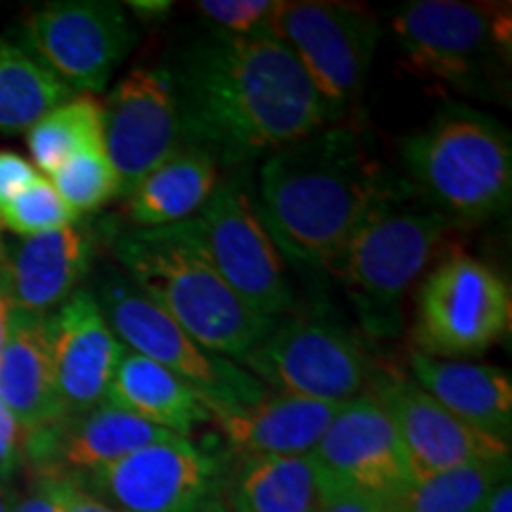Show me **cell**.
Masks as SVG:
<instances>
[{"label": "cell", "mask_w": 512, "mask_h": 512, "mask_svg": "<svg viewBox=\"0 0 512 512\" xmlns=\"http://www.w3.org/2000/svg\"><path fill=\"white\" fill-rule=\"evenodd\" d=\"M403 55L422 74L467 83L494 48H508L510 12L463 0H413L394 17Z\"/></svg>", "instance_id": "13"}, {"label": "cell", "mask_w": 512, "mask_h": 512, "mask_svg": "<svg viewBox=\"0 0 512 512\" xmlns=\"http://www.w3.org/2000/svg\"><path fill=\"white\" fill-rule=\"evenodd\" d=\"M216 185L219 171L214 159L185 145L128 192V221L136 228H166L190 221L209 202Z\"/></svg>", "instance_id": "24"}, {"label": "cell", "mask_w": 512, "mask_h": 512, "mask_svg": "<svg viewBox=\"0 0 512 512\" xmlns=\"http://www.w3.org/2000/svg\"><path fill=\"white\" fill-rule=\"evenodd\" d=\"M22 456V430L8 408L0 403V482L10 479Z\"/></svg>", "instance_id": "34"}, {"label": "cell", "mask_w": 512, "mask_h": 512, "mask_svg": "<svg viewBox=\"0 0 512 512\" xmlns=\"http://www.w3.org/2000/svg\"><path fill=\"white\" fill-rule=\"evenodd\" d=\"M271 34L292 50L337 117L361 93L382 29L361 5L306 0L280 3Z\"/></svg>", "instance_id": "8"}, {"label": "cell", "mask_w": 512, "mask_h": 512, "mask_svg": "<svg viewBox=\"0 0 512 512\" xmlns=\"http://www.w3.org/2000/svg\"><path fill=\"white\" fill-rule=\"evenodd\" d=\"M60 498H62V512H119L102 503L100 498L88 494L83 486L72 477L60 475Z\"/></svg>", "instance_id": "36"}, {"label": "cell", "mask_w": 512, "mask_h": 512, "mask_svg": "<svg viewBox=\"0 0 512 512\" xmlns=\"http://www.w3.org/2000/svg\"><path fill=\"white\" fill-rule=\"evenodd\" d=\"M247 373L278 394L325 403L361 396L370 377L366 347L354 332L325 318H292L273 325L242 361Z\"/></svg>", "instance_id": "7"}, {"label": "cell", "mask_w": 512, "mask_h": 512, "mask_svg": "<svg viewBox=\"0 0 512 512\" xmlns=\"http://www.w3.org/2000/svg\"><path fill=\"white\" fill-rule=\"evenodd\" d=\"M95 299L119 342L188 382L195 392L202 394L209 413L247 406L266 394L264 384L247 370L192 342L128 278L112 273L100 283Z\"/></svg>", "instance_id": "6"}, {"label": "cell", "mask_w": 512, "mask_h": 512, "mask_svg": "<svg viewBox=\"0 0 512 512\" xmlns=\"http://www.w3.org/2000/svg\"><path fill=\"white\" fill-rule=\"evenodd\" d=\"M482 512H512V486L510 477L494 486L489 498H486Z\"/></svg>", "instance_id": "37"}, {"label": "cell", "mask_w": 512, "mask_h": 512, "mask_svg": "<svg viewBox=\"0 0 512 512\" xmlns=\"http://www.w3.org/2000/svg\"><path fill=\"white\" fill-rule=\"evenodd\" d=\"M27 145L36 166L46 174L60 169L69 157L102 145V105L93 95H79L46 114L29 128Z\"/></svg>", "instance_id": "28"}, {"label": "cell", "mask_w": 512, "mask_h": 512, "mask_svg": "<svg viewBox=\"0 0 512 512\" xmlns=\"http://www.w3.org/2000/svg\"><path fill=\"white\" fill-rule=\"evenodd\" d=\"M185 145L242 164L332 124L304 67L273 34H211L171 72Z\"/></svg>", "instance_id": "1"}, {"label": "cell", "mask_w": 512, "mask_h": 512, "mask_svg": "<svg viewBox=\"0 0 512 512\" xmlns=\"http://www.w3.org/2000/svg\"><path fill=\"white\" fill-rule=\"evenodd\" d=\"M370 396L392 418L415 482L460 465L508 458V444L448 413L418 384L403 377L380 375Z\"/></svg>", "instance_id": "16"}, {"label": "cell", "mask_w": 512, "mask_h": 512, "mask_svg": "<svg viewBox=\"0 0 512 512\" xmlns=\"http://www.w3.org/2000/svg\"><path fill=\"white\" fill-rule=\"evenodd\" d=\"M93 261V238L74 226L0 245V273L15 311L46 316L76 292Z\"/></svg>", "instance_id": "18"}, {"label": "cell", "mask_w": 512, "mask_h": 512, "mask_svg": "<svg viewBox=\"0 0 512 512\" xmlns=\"http://www.w3.org/2000/svg\"><path fill=\"white\" fill-rule=\"evenodd\" d=\"M280 3L273 0H202L197 12L230 36L271 34Z\"/></svg>", "instance_id": "31"}, {"label": "cell", "mask_w": 512, "mask_h": 512, "mask_svg": "<svg viewBox=\"0 0 512 512\" xmlns=\"http://www.w3.org/2000/svg\"><path fill=\"white\" fill-rule=\"evenodd\" d=\"M50 183L76 216L100 209L114 197H121L119 176L107 159L105 147H88L76 152L50 174Z\"/></svg>", "instance_id": "29"}, {"label": "cell", "mask_w": 512, "mask_h": 512, "mask_svg": "<svg viewBox=\"0 0 512 512\" xmlns=\"http://www.w3.org/2000/svg\"><path fill=\"white\" fill-rule=\"evenodd\" d=\"M415 190L446 221L479 223L508 207L512 145L508 131L482 112L453 107L403 143Z\"/></svg>", "instance_id": "5"}, {"label": "cell", "mask_w": 512, "mask_h": 512, "mask_svg": "<svg viewBox=\"0 0 512 512\" xmlns=\"http://www.w3.org/2000/svg\"><path fill=\"white\" fill-rule=\"evenodd\" d=\"M178 437L121 411L112 403H102L93 411L64 418L53 427L27 434L22 446L38 460L60 458L64 467L76 472H91L131 456L140 448Z\"/></svg>", "instance_id": "21"}, {"label": "cell", "mask_w": 512, "mask_h": 512, "mask_svg": "<svg viewBox=\"0 0 512 512\" xmlns=\"http://www.w3.org/2000/svg\"><path fill=\"white\" fill-rule=\"evenodd\" d=\"M114 252L128 280L209 354L242 363L273 330L275 320L249 309L209 264L190 221L128 230Z\"/></svg>", "instance_id": "3"}, {"label": "cell", "mask_w": 512, "mask_h": 512, "mask_svg": "<svg viewBox=\"0 0 512 512\" xmlns=\"http://www.w3.org/2000/svg\"><path fill=\"white\" fill-rule=\"evenodd\" d=\"M5 512H62V498H60V475H50L46 472L41 484L36 486L34 494L24 496L22 501L10 503Z\"/></svg>", "instance_id": "35"}, {"label": "cell", "mask_w": 512, "mask_h": 512, "mask_svg": "<svg viewBox=\"0 0 512 512\" xmlns=\"http://www.w3.org/2000/svg\"><path fill=\"white\" fill-rule=\"evenodd\" d=\"M219 491L240 512H318L313 456H238Z\"/></svg>", "instance_id": "25"}, {"label": "cell", "mask_w": 512, "mask_h": 512, "mask_svg": "<svg viewBox=\"0 0 512 512\" xmlns=\"http://www.w3.org/2000/svg\"><path fill=\"white\" fill-rule=\"evenodd\" d=\"M190 228L209 264L249 309L275 320L292 304L280 252L238 183L216 185Z\"/></svg>", "instance_id": "10"}, {"label": "cell", "mask_w": 512, "mask_h": 512, "mask_svg": "<svg viewBox=\"0 0 512 512\" xmlns=\"http://www.w3.org/2000/svg\"><path fill=\"white\" fill-rule=\"evenodd\" d=\"M197 512H240V510L235 508V505L230 503L228 498L223 496L219 489H216L214 494H211V496L207 498V501H204V505H202V508L197 510Z\"/></svg>", "instance_id": "40"}, {"label": "cell", "mask_w": 512, "mask_h": 512, "mask_svg": "<svg viewBox=\"0 0 512 512\" xmlns=\"http://www.w3.org/2000/svg\"><path fill=\"white\" fill-rule=\"evenodd\" d=\"M448 221L411 183H387L332 268L370 337L401 330V304L444 238Z\"/></svg>", "instance_id": "4"}, {"label": "cell", "mask_w": 512, "mask_h": 512, "mask_svg": "<svg viewBox=\"0 0 512 512\" xmlns=\"http://www.w3.org/2000/svg\"><path fill=\"white\" fill-rule=\"evenodd\" d=\"M38 178L34 164H29L27 159L15 155V152H3L0 150V209L5 207L10 200L29 188Z\"/></svg>", "instance_id": "33"}, {"label": "cell", "mask_w": 512, "mask_h": 512, "mask_svg": "<svg viewBox=\"0 0 512 512\" xmlns=\"http://www.w3.org/2000/svg\"><path fill=\"white\" fill-rule=\"evenodd\" d=\"M46 64L0 38V133H24L46 114L72 100Z\"/></svg>", "instance_id": "26"}, {"label": "cell", "mask_w": 512, "mask_h": 512, "mask_svg": "<svg viewBox=\"0 0 512 512\" xmlns=\"http://www.w3.org/2000/svg\"><path fill=\"white\" fill-rule=\"evenodd\" d=\"M105 403L183 439H188L197 425L211 420L200 392L171 370L138 354L121 358Z\"/></svg>", "instance_id": "23"}, {"label": "cell", "mask_w": 512, "mask_h": 512, "mask_svg": "<svg viewBox=\"0 0 512 512\" xmlns=\"http://www.w3.org/2000/svg\"><path fill=\"white\" fill-rule=\"evenodd\" d=\"M219 470L190 439L174 437L91 472L86 491L119 512H197L219 489Z\"/></svg>", "instance_id": "14"}, {"label": "cell", "mask_w": 512, "mask_h": 512, "mask_svg": "<svg viewBox=\"0 0 512 512\" xmlns=\"http://www.w3.org/2000/svg\"><path fill=\"white\" fill-rule=\"evenodd\" d=\"M79 216L67 207V202L57 195L50 178L38 176L29 188H24L15 200L0 209V228L22 238L50 233V230L74 226Z\"/></svg>", "instance_id": "30"}, {"label": "cell", "mask_w": 512, "mask_h": 512, "mask_svg": "<svg viewBox=\"0 0 512 512\" xmlns=\"http://www.w3.org/2000/svg\"><path fill=\"white\" fill-rule=\"evenodd\" d=\"M510 477V460H482L418 479L387 508L394 512H482L498 482Z\"/></svg>", "instance_id": "27"}, {"label": "cell", "mask_w": 512, "mask_h": 512, "mask_svg": "<svg viewBox=\"0 0 512 512\" xmlns=\"http://www.w3.org/2000/svg\"><path fill=\"white\" fill-rule=\"evenodd\" d=\"M411 368L418 387L479 432L508 444L512 434V382L494 366L441 361L415 351Z\"/></svg>", "instance_id": "22"}, {"label": "cell", "mask_w": 512, "mask_h": 512, "mask_svg": "<svg viewBox=\"0 0 512 512\" xmlns=\"http://www.w3.org/2000/svg\"><path fill=\"white\" fill-rule=\"evenodd\" d=\"M337 408V403L266 392L247 406L211 411V420L235 456H309Z\"/></svg>", "instance_id": "20"}, {"label": "cell", "mask_w": 512, "mask_h": 512, "mask_svg": "<svg viewBox=\"0 0 512 512\" xmlns=\"http://www.w3.org/2000/svg\"><path fill=\"white\" fill-rule=\"evenodd\" d=\"M50 328L64 415L76 418L102 406L126 351L102 316L95 294L76 290L50 316Z\"/></svg>", "instance_id": "17"}, {"label": "cell", "mask_w": 512, "mask_h": 512, "mask_svg": "<svg viewBox=\"0 0 512 512\" xmlns=\"http://www.w3.org/2000/svg\"><path fill=\"white\" fill-rule=\"evenodd\" d=\"M387 183L366 133L328 124L266 157L256 214L294 264L332 271Z\"/></svg>", "instance_id": "2"}, {"label": "cell", "mask_w": 512, "mask_h": 512, "mask_svg": "<svg viewBox=\"0 0 512 512\" xmlns=\"http://www.w3.org/2000/svg\"><path fill=\"white\" fill-rule=\"evenodd\" d=\"M12 313H15V306H12L8 292H5L3 285V273H0V351L5 347V339H8Z\"/></svg>", "instance_id": "38"}, {"label": "cell", "mask_w": 512, "mask_h": 512, "mask_svg": "<svg viewBox=\"0 0 512 512\" xmlns=\"http://www.w3.org/2000/svg\"><path fill=\"white\" fill-rule=\"evenodd\" d=\"M384 505L370 501L349 486L318 470V512H382Z\"/></svg>", "instance_id": "32"}, {"label": "cell", "mask_w": 512, "mask_h": 512, "mask_svg": "<svg viewBox=\"0 0 512 512\" xmlns=\"http://www.w3.org/2000/svg\"><path fill=\"white\" fill-rule=\"evenodd\" d=\"M126 8H131L138 17H162L169 12L171 3H159V0H155V3H128Z\"/></svg>", "instance_id": "39"}, {"label": "cell", "mask_w": 512, "mask_h": 512, "mask_svg": "<svg viewBox=\"0 0 512 512\" xmlns=\"http://www.w3.org/2000/svg\"><path fill=\"white\" fill-rule=\"evenodd\" d=\"M510 320L512 299L501 275L472 256L453 254L420 287L415 339L430 356L479 354L508 335Z\"/></svg>", "instance_id": "9"}, {"label": "cell", "mask_w": 512, "mask_h": 512, "mask_svg": "<svg viewBox=\"0 0 512 512\" xmlns=\"http://www.w3.org/2000/svg\"><path fill=\"white\" fill-rule=\"evenodd\" d=\"M0 403L17 420L22 439L67 418L57 394L48 313H12L8 339L0 351Z\"/></svg>", "instance_id": "19"}, {"label": "cell", "mask_w": 512, "mask_h": 512, "mask_svg": "<svg viewBox=\"0 0 512 512\" xmlns=\"http://www.w3.org/2000/svg\"><path fill=\"white\" fill-rule=\"evenodd\" d=\"M36 60L72 93L105 91L117 64L136 43V31L121 3L64 0L31 12L24 24Z\"/></svg>", "instance_id": "11"}, {"label": "cell", "mask_w": 512, "mask_h": 512, "mask_svg": "<svg viewBox=\"0 0 512 512\" xmlns=\"http://www.w3.org/2000/svg\"><path fill=\"white\" fill-rule=\"evenodd\" d=\"M102 145L121 195L185 147L174 76L162 67L131 69L102 105Z\"/></svg>", "instance_id": "12"}, {"label": "cell", "mask_w": 512, "mask_h": 512, "mask_svg": "<svg viewBox=\"0 0 512 512\" xmlns=\"http://www.w3.org/2000/svg\"><path fill=\"white\" fill-rule=\"evenodd\" d=\"M382 512H394V510H392V508H387V505H384V510H382Z\"/></svg>", "instance_id": "42"}, {"label": "cell", "mask_w": 512, "mask_h": 512, "mask_svg": "<svg viewBox=\"0 0 512 512\" xmlns=\"http://www.w3.org/2000/svg\"><path fill=\"white\" fill-rule=\"evenodd\" d=\"M0 498H3V482H0ZM10 508V505L8 503H0V512H5V510H8Z\"/></svg>", "instance_id": "41"}, {"label": "cell", "mask_w": 512, "mask_h": 512, "mask_svg": "<svg viewBox=\"0 0 512 512\" xmlns=\"http://www.w3.org/2000/svg\"><path fill=\"white\" fill-rule=\"evenodd\" d=\"M311 456L323 475L380 505L399 501L415 484L399 432L373 396L342 403Z\"/></svg>", "instance_id": "15"}]
</instances>
